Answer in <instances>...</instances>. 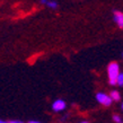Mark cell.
<instances>
[{"instance_id":"7a4b0ae2","label":"cell","mask_w":123,"mask_h":123,"mask_svg":"<svg viewBox=\"0 0 123 123\" xmlns=\"http://www.w3.org/2000/svg\"><path fill=\"white\" fill-rule=\"evenodd\" d=\"M96 99L99 104L104 105V106H110L113 102L112 99H111V97L105 93H97L96 94Z\"/></svg>"},{"instance_id":"3957f363","label":"cell","mask_w":123,"mask_h":123,"mask_svg":"<svg viewBox=\"0 0 123 123\" xmlns=\"http://www.w3.org/2000/svg\"><path fill=\"white\" fill-rule=\"evenodd\" d=\"M66 107H67V104H66V102L63 99H56V101L53 102L52 104V110L54 112H61Z\"/></svg>"},{"instance_id":"8fae6325","label":"cell","mask_w":123,"mask_h":123,"mask_svg":"<svg viewBox=\"0 0 123 123\" xmlns=\"http://www.w3.org/2000/svg\"><path fill=\"white\" fill-rule=\"evenodd\" d=\"M0 123H8V122H6V121H4V120H0Z\"/></svg>"},{"instance_id":"ba28073f","label":"cell","mask_w":123,"mask_h":123,"mask_svg":"<svg viewBox=\"0 0 123 123\" xmlns=\"http://www.w3.org/2000/svg\"><path fill=\"white\" fill-rule=\"evenodd\" d=\"M113 120H114V122H116V123H122V121H121V116L117 115V114L113 115Z\"/></svg>"},{"instance_id":"5b68a950","label":"cell","mask_w":123,"mask_h":123,"mask_svg":"<svg viewBox=\"0 0 123 123\" xmlns=\"http://www.w3.org/2000/svg\"><path fill=\"white\" fill-rule=\"evenodd\" d=\"M108 96L111 97V99H112V101H115V102H117V101L121 99V95H120V93L117 92V90H112L111 94H110Z\"/></svg>"},{"instance_id":"30bf717a","label":"cell","mask_w":123,"mask_h":123,"mask_svg":"<svg viewBox=\"0 0 123 123\" xmlns=\"http://www.w3.org/2000/svg\"><path fill=\"white\" fill-rule=\"evenodd\" d=\"M28 123H41V122H37V121H30Z\"/></svg>"},{"instance_id":"7c38bea8","label":"cell","mask_w":123,"mask_h":123,"mask_svg":"<svg viewBox=\"0 0 123 123\" xmlns=\"http://www.w3.org/2000/svg\"><path fill=\"white\" fill-rule=\"evenodd\" d=\"M80 123H89V122H87V121H82V122H80Z\"/></svg>"},{"instance_id":"8992f818","label":"cell","mask_w":123,"mask_h":123,"mask_svg":"<svg viewBox=\"0 0 123 123\" xmlns=\"http://www.w3.org/2000/svg\"><path fill=\"white\" fill-rule=\"evenodd\" d=\"M45 5H46L48 7L52 8V9H56V8H58V2H56V1H50V0H48Z\"/></svg>"},{"instance_id":"9c48e42d","label":"cell","mask_w":123,"mask_h":123,"mask_svg":"<svg viewBox=\"0 0 123 123\" xmlns=\"http://www.w3.org/2000/svg\"><path fill=\"white\" fill-rule=\"evenodd\" d=\"M8 123H24V122L19 121V120H11V121H9Z\"/></svg>"},{"instance_id":"277c9868","label":"cell","mask_w":123,"mask_h":123,"mask_svg":"<svg viewBox=\"0 0 123 123\" xmlns=\"http://www.w3.org/2000/svg\"><path fill=\"white\" fill-rule=\"evenodd\" d=\"M113 15H114V20L115 23L117 24V26L120 28L123 27V14L122 11H119V10H114L113 11Z\"/></svg>"},{"instance_id":"6da1fadb","label":"cell","mask_w":123,"mask_h":123,"mask_svg":"<svg viewBox=\"0 0 123 123\" xmlns=\"http://www.w3.org/2000/svg\"><path fill=\"white\" fill-rule=\"evenodd\" d=\"M120 75V64L117 62H111L107 67V76L110 84L112 86L116 85V79Z\"/></svg>"},{"instance_id":"52a82bcc","label":"cell","mask_w":123,"mask_h":123,"mask_svg":"<svg viewBox=\"0 0 123 123\" xmlns=\"http://www.w3.org/2000/svg\"><path fill=\"white\" fill-rule=\"evenodd\" d=\"M116 85H119L122 87L123 85V74L122 72H120V75L117 76V79H116Z\"/></svg>"}]
</instances>
